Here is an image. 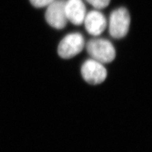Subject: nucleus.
<instances>
[{"mask_svg": "<svg viewBox=\"0 0 152 152\" xmlns=\"http://www.w3.org/2000/svg\"><path fill=\"white\" fill-rule=\"evenodd\" d=\"M86 49L91 58L103 64L113 61L116 54L113 44L102 38L90 39L87 43Z\"/></svg>", "mask_w": 152, "mask_h": 152, "instance_id": "obj_1", "label": "nucleus"}, {"mask_svg": "<svg viewBox=\"0 0 152 152\" xmlns=\"http://www.w3.org/2000/svg\"><path fill=\"white\" fill-rule=\"evenodd\" d=\"M130 25V16L124 7L113 10L111 13L109 21L110 35L115 39H121L127 35Z\"/></svg>", "mask_w": 152, "mask_h": 152, "instance_id": "obj_2", "label": "nucleus"}, {"mask_svg": "<svg viewBox=\"0 0 152 152\" xmlns=\"http://www.w3.org/2000/svg\"><path fill=\"white\" fill-rule=\"evenodd\" d=\"M85 45L84 37L81 33H70L63 38L58 44V54L62 58L69 59L80 53Z\"/></svg>", "mask_w": 152, "mask_h": 152, "instance_id": "obj_3", "label": "nucleus"}, {"mask_svg": "<svg viewBox=\"0 0 152 152\" xmlns=\"http://www.w3.org/2000/svg\"><path fill=\"white\" fill-rule=\"evenodd\" d=\"M81 75L89 84L99 85L106 80L107 71L103 64L90 58L85 61L82 65Z\"/></svg>", "mask_w": 152, "mask_h": 152, "instance_id": "obj_4", "label": "nucleus"}, {"mask_svg": "<svg viewBox=\"0 0 152 152\" xmlns=\"http://www.w3.org/2000/svg\"><path fill=\"white\" fill-rule=\"evenodd\" d=\"M65 2V0H54L47 7L45 19L49 26L56 29H63L68 23Z\"/></svg>", "mask_w": 152, "mask_h": 152, "instance_id": "obj_5", "label": "nucleus"}, {"mask_svg": "<svg viewBox=\"0 0 152 152\" xmlns=\"http://www.w3.org/2000/svg\"><path fill=\"white\" fill-rule=\"evenodd\" d=\"M83 23L87 33L93 36L100 35L107 27V20L105 16L97 10L87 13Z\"/></svg>", "mask_w": 152, "mask_h": 152, "instance_id": "obj_6", "label": "nucleus"}, {"mask_svg": "<svg viewBox=\"0 0 152 152\" xmlns=\"http://www.w3.org/2000/svg\"><path fill=\"white\" fill-rule=\"evenodd\" d=\"M65 11L68 20L75 26L83 23L86 16V7L83 0H67Z\"/></svg>", "mask_w": 152, "mask_h": 152, "instance_id": "obj_7", "label": "nucleus"}, {"mask_svg": "<svg viewBox=\"0 0 152 152\" xmlns=\"http://www.w3.org/2000/svg\"><path fill=\"white\" fill-rule=\"evenodd\" d=\"M93 7L97 9H104L109 4L111 0H86Z\"/></svg>", "mask_w": 152, "mask_h": 152, "instance_id": "obj_8", "label": "nucleus"}, {"mask_svg": "<svg viewBox=\"0 0 152 152\" xmlns=\"http://www.w3.org/2000/svg\"><path fill=\"white\" fill-rule=\"evenodd\" d=\"M54 1V0H30L32 5L37 8H42V7H47Z\"/></svg>", "mask_w": 152, "mask_h": 152, "instance_id": "obj_9", "label": "nucleus"}]
</instances>
